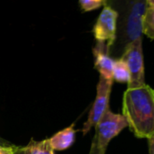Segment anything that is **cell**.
Returning a JSON list of instances; mask_svg holds the SVG:
<instances>
[{
  "instance_id": "6da1fadb",
  "label": "cell",
  "mask_w": 154,
  "mask_h": 154,
  "mask_svg": "<svg viewBox=\"0 0 154 154\" xmlns=\"http://www.w3.org/2000/svg\"><path fill=\"white\" fill-rule=\"evenodd\" d=\"M122 115L137 138L148 139L154 134V90L147 85L127 89L122 98Z\"/></svg>"
},
{
  "instance_id": "7a4b0ae2",
  "label": "cell",
  "mask_w": 154,
  "mask_h": 154,
  "mask_svg": "<svg viewBox=\"0 0 154 154\" xmlns=\"http://www.w3.org/2000/svg\"><path fill=\"white\" fill-rule=\"evenodd\" d=\"M106 4L118 14L116 38L109 54H117L120 51L122 54L127 45L142 38V17L147 2L146 0H107Z\"/></svg>"
},
{
  "instance_id": "3957f363",
  "label": "cell",
  "mask_w": 154,
  "mask_h": 154,
  "mask_svg": "<svg viewBox=\"0 0 154 154\" xmlns=\"http://www.w3.org/2000/svg\"><path fill=\"white\" fill-rule=\"evenodd\" d=\"M120 58L126 63L130 72V82L127 84V89H134L145 85L142 38L127 45Z\"/></svg>"
},
{
  "instance_id": "277c9868",
  "label": "cell",
  "mask_w": 154,
  "mask_h": 154,
  "mask_svg": "<svg viewBox=\"0 0 154 154\" xmlns=\"http://www.w3.org/2000/svg\"><path fill=\"white\" fill-rule=\"evenodd\" d=\"M126 127H128V123L124 116L108 109L94 127V137L98 148L105 153L110 141Z\"/></svg>"
},
{
  "instance_id": "5b68a950",
  "label": "cell",
  "mask_w": 154,
  "mask_h": 154,
  "mask_svg": "<svg viewBox=\"0 0 154 154\" xmlns=\"http://www.w3.org/2000/svg\"><path fill=\"white\" fill-rule=\"evenodd\" d=\"M113 81H108L100 76L99 82L96 87V97L90 110L87 121L84 123L82 129L83 134L86 135L94 127L96 126L100 119L103 117L104 112L110 109L109 102L110 95L112 88Z\"/></svg>"
},
{
  "instance_id": "8992f818",
  "label": "cell",
  "mask_w": 154,
  "mask_h": 154,
  "mask_svg": "<svg viewBox=\"0 0 154 154\" xmlns=\"http://www.w3.org/2000/svg\"><path fill=\"white\" fill-rule=\"evenodd\" d=\"M117 18V12L106 4L100 16L98 17V19L93 29L96 42L105 44L108 53L115 42Z\"/></svg>"
},
{
  "instance_id": "52a82bcc",
  "label": "cell",
  "mask_w": 154,
  "mask_h": 154,
  "mask_svg": "<svg viewBox=\"0 0 154 154\" xmlns=\"http://www.w3.org/2000/svg\"><path fill=\"white\" fill-rule=\"evenodd\" d=\"M94 67L100 72V76L108 81L112 80V69L114 64L113 58L109 54L106 45L96 43L94 50Z\"/></svg>"
},
{
  "instance_id": "ba28073f",
  "label": "cell",
  "mask_w": 154,
  "mask_h": 154,
  "mask_svg": "<svg viewBox=\"0 0 154 154\" xmlns=\"http://www.w3.org/2000/svg\"><path fill=\"white\" fill-rule=\"evenodd\" d=\"M76 131H77L74 129V123H72L69 127H66L54 134L49 138V142L53 149L64 150L69 149L75 140Z\"/></svg>"
},
{
  "instance_id": "9c48e42d",
  "label": "cell",
  "mask_w": 154,
  "mask_h": 154,
  "mask_svg": "<svg viewBox=\"0 0 154 154\" xmlns=\"http://www.w3.org/2000/svg\"><path fill=\"white\" fill-rule=\"evenodd\" d=\"M25 154H54V150L50 145L49 139L40 141L31 140L29 143L24 147Z\"/></svg>"
},
{
  "instance_id": "30bf717a",
  "label": "cell",
  "mask_w": 154,
  "mask_h": 154,
  "mask_svg": "<svg viewBox=\"0 0 154 154\" xmlns=\"http://www.w3.org/2000/svg\"><path fill=\"white\" fill-rule=\"evenodd\" d=\"M112 80L122 84H128L130 82V72L128 66L122 58L114 60L112 69Z\"/></svg>"
},
{
  "instance_id": "8fae6325",
  "label": "cell",
  "mask_w": 154,
  "mask_h": 154,
  "mask_svg": "<svg viewBox=\"0 0 154 154\" xmlns=\"http://www.w3.org/2000/svg\"><path fill=\"white\" fill-rule=\"evenodd\" d=\"M142 34L154 40V6H147L142 17Z\"/></svg>"
},
{
  "instance_id": "7c38bea8",
  "label": "cell",
  "mask_w": 154,
  "mask_h": 154,
  "mask_svg": "<svg viewBox=\"0 0 154 154\" xmlns=\"http://www.w3.org/2000/svg\"><path fill=\"white\" fill-rule=\"evenodd\" d=\"M107 0H79V4L84 12L95 10L106 5Z\"/></svg>"
},
{
  "instance_id": "4fadbf2b",
  "label": "cell",
  "mask_w": 154,
  "mask_h": 154,
  "mask_svg": "<svg viewBox=\"0 0 154 154\" xmlns=\"http://www.w3.org/2000/svg\"><path fill=\"white\" fill-rule=\"evenodd\" d=\"M18 146L16 145H8V146H0V154H14Z\"/></svg>"
},
{
  "instance_id": "5bb4252c",
  "label": "cell",
  "mask_w": 154,
  "mask_h": 154,
  "mask_svg": "<svg viewBox=\"0 0 154 154\" xmlns=\"http://www.w3.org/2000/svg\"><path fill=\"white\" fill-rule=\"evenodd\" d=\"M89 154H105L104 152H103L97 146V142H96V139L94 136V139L92 140L91 143V148H90V151Z\"/></svg>"
},
{
  "instance_id": "9a60e30c",
  "label": "cell",
  "mask_w": 154,
  "mask_h": 154,
  "mask_svg": "<svg viewBox=\"0 0 154 154\" xmlns=\"http://www.w3.org/2000/svg\"><path fill=\"white\" fill-rule=\"evenodd\" d=\"M147 140L149 145V154H154V134H152Z\"/></svg>"
},
{
  "instance_id": "2e32d148",
  "label": "cell",
  "mask_w": 154,
  "mask_h": 154,
  "mask_svg": "<svg viewBox=\"0 0 154 154\" xmlns=\"http://www.w3.org/2000/svg\"><path fill=\"white\" fill-rule=\"evenodd\" d=\"M8 145H11V143L0 137V146H8Z\"/></svg>"
},
{
  "instance_id": "e0dca14e",
  "label": "cell",
  "mask_w": 154,
  "mask_h": 154,
  "mask_svg": "<svg viewBox=\"0 0 154 154\" xmlns=\"http://www.w3.org/2000/svg\"><path fill=\"white\" fill-rule=\"evenodd\" d=\"M14 154H25V149H24V147L22 146H18V148L17 149L16 152Z\"/></svg>"
},
{
  "instance_id": "ac0fdd59",
  "label": "cell",
  "mask_w": 154,
  "mask_h": 154,
  "mask_svg": "<svg viewBox=\"0 0 154 154\" xmlns=\"http://www.w3.org/2000/svg\"><path fill=\"white\" fill-rule=\"evenodd\" d=\"M147 6H154V0H146Z\"/></svg>"
},
{
  "instance_id": "d6986e66",
  "label": "cell",
  "mask_w": 154,
  "mask_h": 154,
  "mask_svg": "<svg viewBox=\"0 0 154 154\" xmlns=\"http://www.w3.org/2000/svg\"><path fill=\"white\" fill-rule=\"evenodd\" d=\"M153 90H154V89H153Z\"/></svg>"
}]
</instances>
